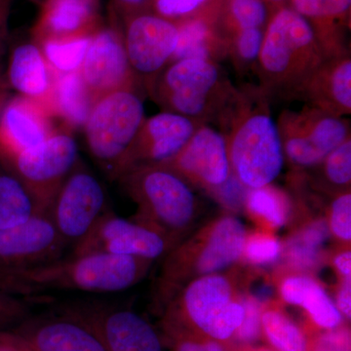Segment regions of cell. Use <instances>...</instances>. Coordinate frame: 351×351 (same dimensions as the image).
<instances>
[{"mask_svg": "<svg viewBox=\"0 0 351 351\" xmlns=\"http://www.w3.org/2000/svg\"><path fill=\"white\" fill-rule=\"evenodd\" d=\"M258 85L235 88L217 122L221 125L234 177L248 189L269 186L282 171V143Z\"/></svg>", "mask_w": 351, "mask_h": 351, "instance_id": "obj_1", "label": "cell"}, {"mask_svg": "<svg viewBox=\"0 0 351 351\" xmlns=\"http://www.w3.org/2000/svg\"><path fill=\"white\" fill-rule=\"evenodd\" d=\"M311 25L285 5L274 9L265 29L257 71L269 100H295V95L326 59Z\"/></svg>", "mask_w": 351, "mask_h": 351, "instance_id": "obj_2", "label": "cell"}, {"mask_svg": "<svg viewBox=\"0 0 351 351\" xmlns=\"http://www.w3.org/2000/svg\"><path fill=\"white\" fill-rule=\"evenodd\" d=\"M152 263L129 256L91 253L71 255L32 269L0 270L5 272L14 290L27 298L44 290L110 294L140 282Z\"/></svg>", "mask_w": 351, "mask_h": 351, "instance_id": "obj_3", "label": "cell"}, {"mask_svg": "<svg viewBox=\"0 0 351 351\" xmlns=\"http://www.w3.org/2000/svg\"><path fill=\"white\" fill-rule=\"evenodd\" d=\"M145 89L164 112L208 124L217 121L235 87L219 63L182 59L167 64Z\"/></svg>", "mask_w": 351, "mask_h": 351, "instance_id": "obj_4", "label": "cell"}, {"mask_svg": "<svg viewBox=\"0 0 351 351\" xmlns=\"http://www.w3.org/2000/svg\"><path fill=\"white\" fill-rule=\"evenodd\" d=\"M138 205L136 221L163 235L174 248L195 218L196 198L189 184L162 165L143 166L119 178Z\"/></svg>", "mask_w": 351, "mask_h": 351, "instance_id": "obj_5", "label": "cell"}, {"mask_svg": "<svg viewBox=\"0 0 351 351\" xmlns=\"http://www.w3.org/2000/svg\"><path fill=\"white\" fill-rule=\"evenodd\" d=\"M246 237L243 223L228 215L186 243L176 245L168 253L159 278V299L169 302L186 281L218 274L237 263L242 257Z\"/></svg>", "mask_w": 351, "mask_h": 351, "instance_id": "obj_6", "label": "cell"}, {"mask_svg": "<svg viewBox=\"0 0 351 351\" xmlns=\"http://www.w3.org/2000/svg\"><path fill=\"white\" fill-rule=\"evenodd\" d=\"M145 119L137 89L112 92L94 101L83 129L90 154L110 180L119 179Z\"/></svg>", "mask_w": 351, "mask_h": 351, "instance_id": "obj_7", "label": "cell"}, {"mask_svg": "<svg viewBox=\"0 0 351 351\" xmlns=\"http://www.w3.org/2000/svg\"><path fill=\"white\" fill-rule=\"evenodd\" d=\"M284 158L297 169L319 165L325 157L350 138V121L304 106L284 110L276 121Z\"/></svg>", "mask_w": 351, "mask_h": 351, "instance_id": "obj_8", "label": "cell"}, {"mask_svg": "<svg viewBox=\"0 0 351 351\" xmlns=\"http://www.w3.org/2000/svg\"><path fill=\"white\" fill-rule=\"evenodd\" d=\"M228 277L208 274L184 284L170 300L196 327L216 339L230 338L244 319L243 302L235 301Z\"/></svg>", "mask_w": 351, "mask_h": 351, "instance_id": "obj_9", "label": "cell"}, {"mask_svg": "<svg viewBox=\"0 0 351 351\" xmlns=\"http://www.w3.org/2000/svg\"><path fill=\"white\" fill-rule=\"evenodd\" d=\"M80 161L73 132L60 128L40 144L21 152L8 162H2L24 182L39 209L47 210Z\"/></svg>", "mask_w": 351, "mask_h": 351, "instance_id": "obj_10", "label": "cell"}, {"mask_svg": "<svg viewBox=\"0 0 351 351\" xmlns=\"http://www.w3.org/2000/svg\"><path fill=\"white\" fill-rule=\"evenodd\" d=\"M108 209L105 189L80 161L64 180L48 211L66 248H75Z\"/></svg>", "mask_w": 351, "mask_h": 351, "instance_id": "obj_11", "label": "cell"}, {"mask_svg": "<svg viewBox=\"0 0 351 351\" xmlns=\"http://www.w3.org/2000/svg\"><path fill=\"white\" fill-rule=\"evenodd\" d=\"M120 27L134 75L147 88L172 60L179 36L178 25L145 10L124 18Z\"/></svg>", "mask_w": 351, "mask_h": 351, "instance_id": "obj_12", "label": "cell"}, {"mask_svg": "<svg viewBox=\"0 0 351 351\" xmlns=\"http://www.w3.org/2000/svg\"><path fill=\"white\" fill-rule=\"evenodd\" d=\"M171 250L168 240L156 230L135 219L121 218L108 209L73 248V255L107 253L154 262Z\"/></svg>", "mask_w": 351, "mask_h": 351, "instance_id": "obj_13", "label": "cell"}, {"mask_svg": "<svg viewBox=\"0 0 351 351\" xmlns=\"http://www.w3.org/2000/svg\"><path fill=\"white\" fill-rule=\"evenodd\" d=\"M66 249L48 209L39 210L24 223L0 230V269L47 265L62 258Z\"/></svg>", "mask_w": 351, "mask_h": 351, "instance_id": "obj_14", "label": "cell"}, {"mask_svg": "<svg viewBox=\"0 0 351 351\" xmlns=\"http://www.w3.org/2000/svg\"><path fill=\"white\" fill-rule=\"evenodd\" d=\"M80 73L94 101L112 92L137 89L140 83L129 63L119 25L110 23L95 32Z\"/></svg>", "mask_w": 351, "mask_h": 351, "instance_id": "obj_15", "label": "cell"}, {"mask_svg": "<svg viewBox=\"0 0 351 351\" xmlns=\"http://www.w3.org/2000/svg\"><path fill=\"white\" fill-rule=\"evenodd\" d=\"M199 125L195 120L170 112L145 119L124 159L119 178L143 166L165 165L182 151Z\"/></svg>", "mask_w": 351, "mask_h": 351, "instance_id": "obj_16", "label": "cell"}, {"mask_svg": "<svg viewBox=\"0 0 351 351\" xmlns=\"http://www.w3.org/2000/svg\"><path fill=\"white\" fill-rule=\"evenodd\" d=\"M188 184L213 191L232 175L225 137L208 124H201L181 152L166 163Z\"/></svg>", "mask_w": 351, "mask_h": 351, "instance_id": "obj_17", "label": "cell"}, {"mask_svg": "<svg viewBox=\"0 0 351 351\" xmlns=\"http://www.w3.org/2000/svg\"><path fill=\"white\" fill-rule=\"evenodd\" d=\"M55 117L43 104L25 97L7 100L0 117V160L8 162L56 133Z\"/></svg>", "mask_w": 351, "mask_h": 351, "instance_id": "obj_18", "label": "cell"}, {"mask_svg": "<svg viewBox=\"0 0 351 351\" xmlns=\"http://www.w3.org/2000/svg\"><path fill=\"white\" fill-rule=\"evenodd\" d=\"M71 309L94 328L108 351H162L154 328L133 311L95 304Z\"/></svg>", "mask_w": 351, "mask_h": 351, "instance_id": "obj_19", "label": "cell"}, {"mask_svg": "<svg viewBox=\"0 0 351 351\" xmlns=\"http://www.w3.org/2000/svg\"><path fill=\"white\" fill-rule=\"evenodd\" d=\"M15 334L31 351H108L94 328L71 308L25 323Z\"/></svg>", "mask_w": 351, "mask_h": 351, "instance_id": "obj_20", "label": "cell"}, {"mask_svg": "<svg viewBox=\"0 0 351 351\" xmlns=\"http://www.w3.org/2000/svg\"><path fill=\"white\" fill-rule=\"evenodd\" d=\"M103 25L99 0H44L32 29V41L89 38Z\"/></svg>", "mask_w": 351, "mask_h": 351, "instance_id": "obj_21", "label": "cell"}, {"mask_svg": "<svg viewBox=\"0 0 351 351\" xmlns=\"http://www.w3.org/2000/svg\"><path fill=\"white\" fill-rule=\"evenodd\" d=\"M307 106L346 117L351 113L350 51L327 57L295 95Z\"/></svg>", "mask_w": 351, "mask_h": 351, "instance_id": "obj_22", "label": "cell"}, {"mask_svg": "<svg viewBox=\"0 0 351 351\" xmlns=\"http://www.w3.org/2000/svg\"><path fill=\"white\" fill-rule=\"evenodd\" d=\"M288 6L308 23L327 56L350 51L351 0H290Z\"/></svg>", "mask_w": 351, "mask_h": 351, "instance_id": "obj_23", "label": "cell"}, {"mask_svg": "<svg viewBox=\"0 0 351 351\" xmlns=\"http://www.w3.org/2000/svg\"><path fill=\"white\" fill-rule=\"evenodd\" d=\"M56 75L34 41L20 44L13 50L9 62V84L21 96L43 104L50 112Z\"/></svg>", "mask_w": 351, "mask_h": 351, "instance_id": "obj_24", "label": "cell"}, {"mask_svg": "<svg viewBox=\"0 0 351 351\" xmlns=\"http://www.w3.org/2000/svg\"><path fill=\"white\" fill-rule=\"evenodd\" d=\"M177 47L172 62L182 59H202L219 63L228 57V40L215 22L213 8L207 12L176 23Z\"/></svg>", "mask_w": 351, "mask_h": 351, "instance_id": "obj_25", "label": "cell"}, {"mask_svg": "<svg viewBox=\"0 0 351 351\" xmlns=\"http://www.w3.org/2000/svg\"><path fill=\"white\" fill-rule=\"evenodd\" d=\"M284 302L301 306L315 324L332 330L341 324V313L324 288L311 277L293 276L284 279L280 286Z\"/></svg>", "mask_w": 351, "mask_h": 351, "instance_id": "obj_26", "label": "cell"}, {"mask_svg": "<svg viewBox=\"0 0 351 351\" xmlns=\"http://www.w3.org/2000/svg\"><path fill=\"white\" fill-rule=\"evenodd\" d=\"M94 101L80 71L57 73L51 99V112L61 126L73 132L84 128Z\"/></svg>", "mask_w": 351, "mask_h": 351, "instance_id": "obj_27", "label": "cell"}, {"mask_svg": "<svg viewBox=\"0 0 351 351\" xmlns=\"http://www.w3.org/2000/svg\"><path fill=\"white\" fill-rule=\"evenodd\" d=\"M272 10L265 0H217L215 22L226 39L246 29H265Z\"/></svg>", "mask_w": 351, "mask_h": 351, "instance_id": "obj_28", "label": "cell"}, {"mask_svg": "<svg viewBox=\"0 0 351 351\" xmlns=\"http://www.w3.org/2000/svg\"><path fill=\"white\" fill-rule=\"evenodd\" d=\"M39 210L24 182L0 160V230L24 223Z\"/></svg>", "mask_w": 351, "mask_h": 351, "instance_id": "obj_29", "label": "cell"}, {"mask_svg": "<svg viewBox=\"0 0 351 351\" xmlns=\"http://www.w3.org/2000/svg\"><path fill=\"white\" fill-rule=\"evenodd\" d=\"M245 206L253 218L260 219L271 228H282L291 214L288 196L271 184L248 189Z\"/></svg>", "mask_w": 351, "mask_h": 351, "instance_id": "obj_30", "label": "cell"}, {"mask_svg": "<svg viewBox=\"0 0 351 351\" xmlns=\"http://www.w3.org/2000/svg\"><path fill=\"white\" fill-rule=\"evenodd\" d=\"M91 38L49 40L36 44L53 71L64 75L80 71Z\"/></svg>", "mask_w": 351, "mask_h": 351, "instance_id": "obj_31", "label": "cell"}, {"mask_svg": "<svg viewBox=\"0 0 351 351\" xmlns=\"http://www.w3.org/2000/svg\"><path fill=\"white\" fill-rule=\"evenodd\" d=\"M262 326L267 339L278 351H306V341L299 327L285 314L269 309L262 314Z\"/></svg>", "mask_w": 351, "mask_h": 351, "instance_id": "obj_32", "label": "cell"}, {"mask_svg": "<svg viewBox=\"0 0 351 351\" xmlns=\"http://www.w3.org/2000/svg\"><path fill=\"white\" fill-rule=\"evenodd\" d=\"M265 29H246L228 38V57L240 73L256 69L262 49Z\"/></svg>", "mask_w": 351, "mask_h": 351, "instance_id": "obj_33", "label": "cell"}, {"mask_svg": "<svg viewBox=\"0 0 351 351\" xmlns=\"http://www.w3.org/2000/svg\"><path fill=\"white\" fill-rule=\"evenodd\" d=\"M323 176L334 188L341 193L350 191L351 182V138L330 152L319 164Z\"/></svg>", "mask_w": 351, "mask_h": 351, "instance_id": "obj_34", "label": "cell"}, {"mask_svg": "<svg viewBox=\"0 0 351 351\" xmlns=\"http://www.w3.org/2000/svg\"><path fill=\"white\" fill-rule=\"evenodd\" d=\"M29 313L27 297L18 294L0 270V328L17 324L25 320Z\"/></svg>", "mask_w": 351, "mask_h": 351, "instance_id": "obj_35", "label": "cell"}, {"mask_svg": "<svg viewBox=\"0 0 351 351\" xmlns=\"http://www.w3.org/2000/svg\"><path fill=\"white\" fill-rule=\"evenodd\" d=\"M281 253L282 247L276 237L260 232L246 237L242 256L251 265L262 267L276 263Z\"/></svg>", "mask_w": 351, "mask_h": 351, "instance_id": "obj_36", "label": "cell"}, {"mask_svg": "<svg viewBox=\"0 0 351 351\" xmlns=\"http://www.w3.org/2000/svg\"><path fill=\"white\" fill-rule=\"evenodd\" d=\"M216 1L217 0H152V10L165 19L178 23L211 10Z\"/></svg>", "mask_w": 351, "mask_h": 351, "instance_id": "obj_37", "label": "cell"}, {"mask_svg": "<svg viewBox=\"0 0 351 351\" xmlns=\"http://www.w3.org/2000/svg\"><path fill=\"white\" fill-rule=\"evenodd\" d=\"M330 232L339 240H351V195L350 191L339 193L332 200L329 214Z\"/></svg>", "mask_w": 351, "mask_h": 351, "instance_id": "obj_38", "label": "cell"}, {"mask_svg": "<svg viewBox=\"0 0 351 351\" xmlns=\"http://www.w3.org/2000/svg\"><path fill=\"white\" fill-rule=\"evenodd\" d=\"M285 258L295 269L300 270L314 269L320 265L322 258V249L316 248L306 243L297 234L291 237L286 243Z\"/></svg>", "mask_w": 351, "mask_h": 351, "instance_id": "obj_39", "label": "cell"}, {"mask_svg": "<svg viewBox=\"0 0 351 351\" xmlns=\"http://www.w3.org/2000/svg\"><path fill=\"white\" fill-rule=\"evenodd\" d=\"M244 319L240 325L237 334L244 341H253L258 338L262 327V304L255 298L248 297L244 300Z\"/></svg>", "mask_w": 351, "mask_h": 351, "instance_id": "obj_40", "label": "cell"}, {"mask_svg": "<svg viewBox=\"0 0 351 351\" xmlns=\"http://www.w3.org/2000/svg\"><path fill=\"white\" fill-rule=\"evenodd\" d=\"M213 193L223 206L228 209L239 210L245 205L248 189L245 188L232 173L228 181L214 189Z\"/></svg>", "mask_w": 351, "mask_h": 351, "instance_id": "obj_41", "label": "cell"}, {"mask_svg": "<svg viewBox=\"0 0 351 351\" xmlns=\"http://www.w3.org/2000/svg\"><path fill=\"white\" fill-rule=\"evenodd\" d=\"M152 0H110V23L119 25L124 18L132 14L152 10Z\"/></svg>", "mask_w": 351, "mask_h": 351, "instance_id": "obj_42", "label": "cell"}, {"mask_svg": "<svg viewBox=\"0 0 351 351\" xmlns=\"http://www.w3.org/2000/svg\"><path fill=\"white\" fill-rule=\"evenodd\" d=\"M313 351H350V335L346 330H331L317 339Z\"/></svg>", "mask_w": 351, "mask_h": 351, "instance_id": "obj_43", "label": "cell"}, {"mask_svg": "<svg viewBox=\"0 0 351 351\" xmlns=\"http://www.w3.org/2000/svg\"><path fill=\"white\" fill-rule=\"evenodd\" d=\"M336 306L339 311L350 319L351 316V278H343L337 293Z\"/></svg>", "mask_w": 351, "mask_h": 351, "instance_id": "obj_44", "label": "cell"}, {"mask_svg": "<svg viewBox=\"0 0 351 351\" xmlns=\"http://www.w3.org/2000/svg\"><path fill=\"white\" fill-rule=\"evenodd\" d=\"M335 269L343 278H351V252L346 250L339 253L332 261Z\"/></svg>", "mask_w": 351, "mask_h": 351, "instance_id": "obj_45", "label": "cell"}, {"mask_svg": "<svg viewBox=\"0 0 351 351\" xmlns=\"http://www.w3.org/2000/svg\"><path fill=\"white\" fill-rule=\"evenodd\" d=\"M0 351H31L16 334H0Z\"/></svg>", "mask_w": 351, "mask_h": 351, "instance_id": "obj_46", "label": "cell"}, {"mask_svg": "<svg viewBox=\"0 0 351 351\" xmlns=\"http://www.w3.org/2000/svg\"><path fill=\"white\" fill-rule=\"evenodd\" d=\"M178 351H223L221 346L215 341L208 343H195V341H184L179 346Z\"/></svg>", "mask_w": 351, "mask_h": 351, "instance_id": "obj_47", "label": "cell"}, {"mask_svg": "<svg viewBox=\"0 0 351 351\" xmlns=\"http://www.w3.org/2000/svg\"><path fill=\"white\" fill-rule=\"evenodd\" d=\"M11 1L12 0H0V43L5 38Z\"/></svg>", "mask_w": 351, "mask_h": 351, "instance_id": "obj_48", "label": "cell"}, {"mask_svg": "<svg viewBox=\"0 0 351 351\" xmlns=\"http://www.w3.org/2000/svg\"><path fill=\"white\" fill-rule=\"evenodd\" d=\"M265 1L267 2L270 9L274 10V9L278 8V7L288 5L290 0H265Z\"/></svg>", "mask_w": 351, "mask_h": 351, "instance_id": "obj_49", "label": "cell"}, {"mask_svg": "<svg viewBox=\"0 0 351 351\" xmlns=\"http://www.w3.org/2000/svg\"><path fill=\"white\" fill-rule=\"evenodd\" d=\"M8 94L5 90L0 88V117H1L2 110H3L4 106H5L7 100H8Z\"/></svg>", "mask_w": 351, "mask_h": 351, "instance_id": "obj_50", "label": "cell"}]
</instances>
